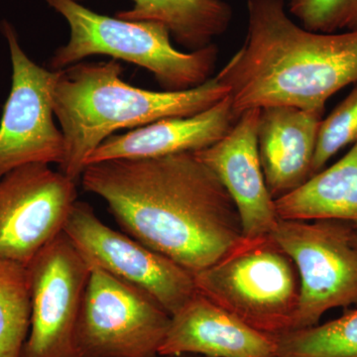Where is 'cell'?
<instances>
[{
    "label": "cell",
    "mask_w": 357,
    "mask_h": 357,
    "mask_svg": "<svg viewBox=\"0 0 357 357\" xmlns=\"http://www.w3.org/2000/svg\"><path fill=\"white\" fill-rule=\"evenodd\" d=\"M81 178L86 192L107 203L124 234L192 275L244 239L229 192L191 152L91 164Z\"/></svg>",
    "instance_id": "obj_1"
},
{
    "label": "cell",
    "mask_w": 357,
    "mask_h": 357,
    "mask_svg": "<svg viewBox=\"0 0 357 357\" xmlns=\"http://www.w3.org/2000/svg\"><path fill=\"white\" fill-rule=\"evenodd\" d=\"M248 10L245 41L215 76L237 116L269 107L324 112L357 84V30L310 31L291 20L284 0H248Z\"/></svg>",
    "instance_id": "obj_2"
},
{
    "label": "cell",
    "mask_w": 357,
    "mask_h": 357,
    "mask_svg": "<svg viewBox=\"0 0 357 357\" xmlns=\"http://www.w3.org/2000/svg\"><path fill=\"white\" fill-rule=\"evenodd\" d=\"M122 70L115 59L60 70L53 91L54 114L65 139V156L59 167L75 182L82 177L89 157L115 131L191 116L229 96L217 77L184 91H154L122 81Z\"/></svg>",
    "instance_id": "obj_3"
},
{
    "label": "cell",
    "mask_w": 357,
    "mask_h": 357,
    "mask_svg": "<svg viewBox=\"0 0 357 357\" xmlns=\"http://www.w3.org/2000/svg\"><path fill=\"white\" fill-rule=\"evenodd\" d=\"M45 2L70 27L69 41L50 59L51 70H64L91 56H110L144 68L166 91H176L196 88L208 81L215 69V45L191 53L180 52L171 43V33L162 23L109 17L75 0Z\"/></svg>",
    "instance_id": "obj_4"
},
{
    "label": "cell",
    "mask_w": 357,
    "mask_h": 357,
    "mask_svg": "<svg viewBox=\"0 0 357 357\" xmlns=\"http://www.w3.org/2000/svg\"><path fill=\"white\" fill-rule=\"evenodd\" d=\"M194 278L197 292L251 328L272 335L292 330L299 275L273 236L244 237Z\"/></svg>",
    "instance_id": "obj_5"
},
{
    "label": "cell",
    "mask_w": 357,
    "mask_h": 357,
    "mask_svg": "<svg viewBox=\"0 0 357 357\" xmlns=\"http://www.w3.org/2000/svg\"><path fill=\"white\" fill-rule=\"evenodd\" d=\"M271 236L290 256L299 275V306L292 330L318 325L335 307L357 306L354 225L338 220L280 218Z\"/></svg>",
    "instance_id": "obj_6"
},
{
    "label": "cell",
    "mask_w": 357,
    "mask_h": 357,
    "mask_svg": "<svg viewBox=\"0 0 357 357\" xmlns=\"http://www.w3.org/2000/svg\"><path fill=\"white\" fill-rule=\"evenodd\" d=\"M171 316L141 289L91 267L76 332L79 357H154Z\"/></svg>",
    "instance_id": "obj_7"
},
{
    "label": "cell",
    "mask_w": 357,
    "mask_h": 357,
    "mask_svg": "<svg viewBox=\"0 0 357 357\" xmlns=\"http://www.w3.org/2000/svg\"><path fill=\"white\" fill-rule=\"evenodd\" d=\"M13 65L11 89L0 121V178L28 164L62 163L65 139L54 122L53 91L60 70L28 57L15 28L0 22Z\"/></svg>",
    "instance_id": "obj_8"
},
{
    "label": "cell",
    "mask_w": 357,
    "mask_h": 357,
    "mask_svg": "<svg viewBox=\"0 0 357 357\" xmlns=\"http://www.w3.org/2000/svg\"><path fill=\"white\" fill-rule=\"evenodd\" d=\"M64 232L91 267L144 291L171 317L197 293L191 272L123 231L112 229L84 202L75 203Z\"/></svg>",
    "instance_id": "obj_9"
},
{
    "label": "cell",
    "mask_w": 357,
    "mask_h": 357,
    "mask_svg": "<svg viewBox=\"0 0 357 357\" xmlns=\"http://www.w3.org/2000/svg\"><path fill=\"white\" fill-rule=\"evenodd\" d=\"M27 270L32 312L22 357H79L77 326L91 265L62 231Z\"/></svg>",
    "instance_id": "obj_10"
},
{
    "label": "cell",
    "mask_w": 357,
    "mask_h": 357,
    "mask_svg": "<svg viewBox=\"0 0 357 357\" xmlns=\"http://www.w3.org/2000/svg\"><path fill=\"white\" fill-rule=\"evenodd\" d=\"M77 182L47 164L18 167L0 178V259L27 266L64 231Z\"/></svg>",
    "instance_id": "obj_11"
},
{
    "label": "cell",
    "mask_w": 357,
    "mask_h": 357,
    "mask_svg": "<svg viewBox=\"0 0 357 357\" xmlns=\"http://www.w3.org/2000/svg\"><path fill=\"white\" fill-rule=\"evenodd\" d=\"M259 116L258 109L244 112L222 139L194 152L229 192L245 238L271 236L280 220L258 152Z\"/></svg>",
    "instance_id": "obj_12"
},
{
    "label": "cell",
    "mask_w": 357,
    "mask_h": 357,
    "mask_svg": "<svg viewBox=\"0 0 357 357\" xmlns=\"http://www.w3.org/2000/svg\"><path fill=\"white\" fill-rule=\"evenodd\" d=\"M275 335L259 332L197 292L171 317L158 354L277 357Z\"/></svg>",
    "instance_id": "obj_13"
},
{
    "label": "cell",
    "mask_w": 357,
    "mask_h": 357,
    "mask_svg": "<svg viewBox=\"0 0 357 357\" xmlns=\"http://www.w3.org/2000/svg\"><path fill=\"white\" fill-rule=\"evenodd\" d=\"M238 116L229 96L210 109L191 116L169 117L103 141L86 161L91 164L114 159H145L194 153L222 139Z\"/></svg>",
    "instance_id": "obj_14"
},
{
    "label": "cell",
    "mask_w": 357,
    "mask_h": 357,
    "mask_svg": "<svg viewBox=\"0 0 357 357\" xmlns=\"http://www.w3.org/2000/svg\"><path fill=\"white\" fill-rule=\"evenodd\" d=\"M323 114L293 107L260 109L258 152L268 190L274 199L294 191L312 177Z\"/></svg>",
    "instance_id": "obj_15"
},
{
    "label": "cell",
    "mask_w": 357,
    "mask_h": 357,
    "mask_svg": "<svg viewBox=\"0 0 357 357\" xmlns=\"http://www.w3.org/2000/svg\"><path fill=\"white\" fill-rule=\"evenodd\" d=\"M275 204L282 220H338L357 227V141L337 163Z\"/></svg>",
    "instance_id": "obj_16"
},
{
    "label": "cell",
    "mask_w": 357,
    "mask_h": 357,
    "mask_svg": "<svg viewBox=\"0 0 357 357\" xmlns=\"http://www.w3.org/2000/svg\"><path fill=\"white\" fill-rule=\"evenodd\" d=\"M133 2L132 8L119 11L115 17L162 23L178 44L192 51L213 44V39L227 31L232 20L231 7L222 0H133Z\"/></svg>",
    "instance_id": "obj_17"
},
{
    "label": "cell",
    "mask_w": 357,
    "mask_h": 357,
    "mask_svg": "<svg viewBox=\"0 0 357 357\" xmlns=\"http://www.w3.org/2000/svg\"><path fill=\"white\" fill-rule=\"evenodd\" d=\"M31 312L27 266L0 259V357H22Z\"/></svg>",
    "instance_id": "obj_18"
},
{
    "label": "cell",
    "mask_w": 357,
    "mask_h": 357,
    "mask_svg": "<svg viewBox=\"0 0 357 357\" xmlns=\"http://www.w3.org/2000/svg\"><path fill=\"white\" fill-rule=\"evenodd\" d=\"M275 337L277 357H357V310L323 325Z\"/></svg>",
    "instance_id": "obj_19"
},
{
    "label": "cell",
    "mask_w": 357,
    "mask_h": 357,
    "mask_svg": "<svg viewBox=\"0 0 357 357\" xmlns=\"http://www.w3.org/2000/svg\"><path fill=\"white\" fill-rule=\"evenodd\" d=\"M357 141V84L351 93L319 124L312 176L323 170L328 160Z\"/></svg>",
    "instance_id": "obj_20"
},
{
    "label": "cell",
    "mask_w": 357,
    "mask_h": 357,
    "mask_svg": "<svg viewBox=\"0 0 357 357\" xmlns=\"http://www.w3.org/2000/svg\"><path fill=\"white\" fill-rule=\"evenodd\" d=\"M290 13L310 31L357 30V0H291Z\"/></svg>",
    "instance_id": "obj_21"
},
{
    "label": "cell",
    "mask_w": 357,
    "mask_h": 357,
    "mask_svg": "<svg viewBox=\"0 0 357 357\" xmlns=\"http://www.w3.org/2000/svg\"><path fill=\"white\" fill-rule=\"evenodd\" d=\"M154 357H206L203 356H198V354H169V356H161V354H157Z\"/></svg>",
    "instance_id": "obj_22"
},
{
    "label": "cell",
    "mask_w": 357,
    "mask_h": 357,
    "mask_svg": "<svg viewBox=\"0 0 357 357\" xmlns=\"http://www.w3.org/2000/svg\"><path fill=\"white\" fill-rule=\"evenodd\" d=\"M354 229H356V243H357V227H354Z\"/></svg>",
    "instance_id": "obj_23"
}]
</instances>
